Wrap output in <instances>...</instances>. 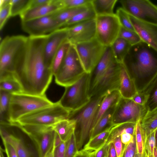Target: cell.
<instances>
[{
    "label": "cell",
    "instance_id": "1",
    "mask_svg": "<svg viewBox=\"0 0 157 157\" xmlns=\"http://www.w3.org/2000/svg\"><path fill=\"white\" fill-rule=\"evenodd\" d=\"M48 35L28 36L15 63L13 73L21 86L22 93L45 94L52 82L53 74L51 68L45 63L43 53Z\"/></svg>",
    "mask_w": 157,
    "mask_h": 157
},
{
    "label": "cell",
    "instance_id": "2",
    "mask_svg": "<svg viewBox=\"0 0 157 157\" xmlns=\"http://www.w3.org/2000/svg\"><path fill=\"white\" fill-rule=\"evenodd\" d=\"M122 63L137 92L145 90L157 76V51L143 41L132 46Z\"/></svg>",
    "mask_w": 157,
    "mask_h": 157
},
{
    "label": "cell",
    "instance_id": "3",
    "mask_svg": "<svg viewBox=\"0 0 157 157\" xmlns=\"http://www.w3.org/2000/svg\"><path fill=\"white\" fill-rule=\"evenodd\" d=\"M53 102L45 94L38 95L20 93L12 94L8 121L14 122L22 116L52 105Z\"/></svg>",
    "mask_w": 157,
    "mask_h": 157
},
{
    "label": "cell",
    "instance_id": "4",
    "mask_svg": "<svg viewBox=\"0 0 157 157\" xmlns=\"http://www.w3.org/2000/svg\"><path fill=\"white\" fill-rule=\"evenodd\" d=\"M105 96L91 98L87 105L81 109L71 112L68 118L75 121L76 130L77 129L78 131L79 138L77 145L78 150L89 139L96 113Z\"/></svg>",
    "mask_w": 157,
    "mask_h": 157
},
{
    "label": "cell",
    "instance_id": "5",
    "mask_svg": "<svg viewBox=\"0 0 157 157\" xmlns=\"http://www.w3.org/2000/svg\"><path fill=\"white\" fill-rule=\"evenodd\" d=\"M70 113L58 101L50 106L25 115L14 123L22 126H52L61 120L68 118Z\"/></svg>",
    "mask_w": 157,
    "mask_h": 157
},
{
    "label": "cell",
    "instance_id": "6",
    "mask_svg": "<svg viewBox=\"0 0 157 157\" xmlns=\"http://www.w3.org/2000/svg\"><path fill=\"white\" fill-rule=\"evenodd\" d=\"M90 73H85L75 83L65 87L59 101L71 112L77 111L87 105L91 99L88 93Z\"/></svg>",
    "mask_w": 157,
    "mask_h": 157
},
{
    "label": "cell",
    "instance_id": "7",
    "mask_svg": "<svg viewBox=\"0 0 157 157\" xmlns=\"http://www.w3.org/2000/svg\"><path fill=\"white\" fill-rule=\"evenodd\" d=\"M28 36H7L0 45V77L13 73L15 63L27 41Z\"/></svg>",
    "mask_w": 157,
    "mask_h": 157
},
{
    "label": "cell",
    "instance_id": "8",
    "mask_svg": "<svg viewBox=\"0 0 157 157\" xmlns=\"http://www.w3.org/2000/svg\"><path fill=\"white\" fill-rule=\"evenodd\" d=\"M85 72L75 47L71 44L63 62L54 76L56 83L65 87L74 84Z\"/></svg>",
    "mask_w": 157,
    "mask_h": 157
},
{
    "label": "cell",
    "instance_id": "9",
    "mask_svg": "<svg viewBox=\"0 0 157 157\" xmlns=\"http://www.w3.org/2000/svg\"><path fill=\"white\" fill-rule=\"evenodd\" d=\"M14 123L34 143L39 157H45L53 148L55 132L52 126H22Z\"/></svg>",
    "mask_w": 157,
    "mask_h": 157
},
{
    "label": "cell",
    "instance_id": "10",
    "mask_svg": "<svg viewBox=\"0 0 157 157\" xmlns=\"http://www.w3.org/2000/svg\"><path fill=\"white\" fill-rule=\"evenodd\" d=\"M96 38L105 46H111L118 37L121 25L115 13L95 18Z\"/></svg>",
    "mask_w": 157,
    "mask_h": 157
},
{
    "label": "cell",
    "instance_id": "11",
    "mask_svg": "<svg viewBox=\"0 0 157 157\" xmlns=\"http://www.w3.org/2000/svg\"><path fill=\"white\" fill-rule=\"evenodd\" d=\"M74 45L85 72L89 73L99 61L106 47L96 38Z\"/></svg>",
    "mask_w": 157,
    "mask_h": 157
},
{
    "label": "cell",
    "instance_id": "12",
    "mask_svg": "<svg viewBox=\"0 0 157 157\" xmlns=\"http://www.w3.org/2000/svg\"><path fill=\"white\" fill-rule=\"evenodd\" d=\"M144 105H138L132 99L121 97L113 114V125L140 121L147 112Z\"/></svg>",
    "mask_w": 157,
    "mask_h": 157
},
{
    "label": "cell",
    "instance_id": "13",
    "mask_svg": "<svg viewBox=\"0 0 157 157\" xmlns=\"http://www.w3.org/2000/svg\"><path fill=\"white\" fill-rule=\"evenodd\" d=\"M122 8L140 21L157 24V6L148 0H120Z\"/></svg>",
    "mask_w": 157,
    "mask_h": 157
},
{
    "label": "cell",
    "instance_id": "14",
    "mask_svg": "<svg viewBox=\"0 0 157 157\" xmlns=\"http://www.w3.org/2000/svg\"><path fill=\"white\" fill-rule=\"evenodd\" d=\"M21 27L29 36H38L48 34L62 28V26L52 14L21 21Z\"/></svg>",
    "mask_w": 157,
    "mask_h": 157
},
{
    "label": "cell",
    "instance_id": "15",
    "mask_svg": "<svg viewBox=\"0 0 157 157\" xmlns=\"http://www.w3.org/2000/svg\"><path fill=\"white\" fill-rule=\"evenodd\" d=\"M68 28V40L71 44L86 42L96 38L95 18L76 24Z\"/></svg>",
    "mask_w": 157,
    "mask_h": 157
},
{
    "label": "cell",
    "instance_id": "16",
    "mask_svg": "<svg viewBox=\"0 0 157 157\" xmlns=\"http://www.w3.org/2000/svg\"><path fill=\"white\" fill-rule=\"evenodd\" d=\"M68 40V28H62L48 35L44 44L43 53L47 65L51 68L53 57L61 45Z\"/></svg>",
    "mask_w": 157,
    "mask_h": 157
},
{
    "label": "cell",
    "instance_id": "17",
    "mask_svg": "<svg viewBox=\"0 0 157 157\" xmlns=\"http://www.w3.org/2000/svg\"><path fill=\"white\" fill-rule=\"evenodd\" d=\"M63 0H51L42 5L30 8L20 15L21 21L53 14L65 8Z\"/></svg>",
    "mask_w": 157,
    "mask_h": 157
},
{
    "label": "cell",
    "instance_id": "18",
    "mask_svg": "<svg viewBox=\"0 0 157 157\" xmlns=\"http://www.w3.org/2000/svg\"><path fill=\"white\" fill-rule=\"evenodd\" d=\"M129 16L135 30L141 40L157 51V24L143 22Z\"/></svg>",
    "mask_w": 157,
    "mask_h": 157
},
{
    "label": "cell",
    "instance_id": "19",
    "mask_svg": "<svg viewBox=\"0 0 157 157\" xmlns=\"http://www.w3.org/2000/svg\"><path fill=\"white\" fill-rule=\"evenodd\" d=\"M116 61L111 46L106 47L101 58L90 73L89 94L95 86L102 74Z\"/></svg>",
    "mask_w": 157,
    "mask_h": 157
},
{
    "label": "cell",
    "instance_id": "20",
    "mask_svg": "<svg viewBox=\"0 0 157 157\" xmlns=\"http://www.w3.org/2000/svg\"><path fill=\"white\" fill-rule=\"evenodd\" d=\"M119 91L122 97L130 99L137 92L133 81L123 63L120 65Z\"/></svg>",
    "mask_w": 157,
    "mask_h": 157
},
{
    "label": "cell",
    "instance_id": "21",
    "mask_svg": "<svg viewBox=\"0 0 157 157\" xmlns=\"http://www.w3.org/2000/svg\"><path fill=\"white\" fill-rule=\"evenodd\" d=\"M0 135L1 138H4L13 146L18 157H31L24 140L21 138L10 133L2 124H0Z\"/></svg>",
    "mask_w": 157,
    "mask_h": 157
},
{
    "label": "cell",
    "instance_id": "22",
    "mask_svg": "<svg viewBox=\"0 0 157 157\" xmlns=\"http://www.w3.org/2000/svg\"><path fill=\"white\" fill-rule=\"evenodd\" d=\"M121 97L118 90L113 91L105 95L96 113L93 128L109 108L117 104Z\"/></svg>",
    "mask_w": 157,
    "mask_h": 157
},
{
    "label": "cell",
    "instance_id": "23",
    "mask_svg": "<svg viewBox=\"0 0 157 157\" xmlns=\"http://www.w3.org/2000/svg\"><path fill=\"white\" fill-rule=\"evenodd\" d=\"M52 127L62 140L66 142L72 134L75 132L76 122L73 119H65L59 121Z\"/></svg>",
    "mask_w": 157,
    "mask_h": 157
},
{
    "label": "cell",
    "instance_id": "24",
    "mask_svg": "<svg viewBox=\"0 0 157 157\" xmlns=\"http://www.w3.org/2000/svg\"><path fill=\"white\" fill-rule=\"evenodd\" d=\"M140 123L146 141L147 137L157 128V108L147 111Z\"/></svg>",
    "mask_w": 157,
    "mask_h": 157
},
{
    "label": "cell",
    "instance_id": "25",
    "mask_svg": "<svg viewBox=\"0 0 157 157\" xmlns=\"http://www.w3.org/2000/svg\"><path fill=\"white\" fill-rule=\"evenodd\" d=\"M117 105L110 107L102 115L92 128L89 139L113 125V117Z\"/></svg>",
    "mask_w": 157,
    "mask_h": 157
},
{
    "label": "cell",
    "instance_id": "26",
    "mask_svg": "<svg viewBox=\"0 0 157 157\" xmlns=\"http://www.w3.org/2000/svg\"><path fill=\"white\" fill-rule=\"evenodd\" d=\"M132 45L125 39L118 37L111 46L113 56L117 61L122 63Z\"/></svg>",
    "mask_w": 157,
    "mask_h": 157
},
{
    "label": "cell",
    "instance_id": "27",
    "mask_svg": "<svg viewBox=\"0 0 157 157\" xmlns=\"http://www.w3.org/2000/svg\"><path fill=\"white\" fill-rule=\"evenodd\" d=\"M0 90L11 94L22 92L20 83L13 73L0 77Z\"/></svg>",
    "mask_w": 157,
    "mask_h": 157
},
{
    "label": "cell",
    "instance_id": "28",
    "mask_svg": "<svg viewBox=\"0 0 157 157\" xmlns=\"http://www.w3.org/2000/svg\"><path fill=\"white\" fill-rule=\"evenodd\" d=\"M91 5L90 4L74 8H65L52 14L54 18L61 25H63L77 13L84 11Z\"/></svg>",
    "mask_w": 157,
    "mask_h": 157
},
{
    "label": "cell",
    "instance_id": "29",
    "mask_svg": "<svg viewBox=\"0 0 157 157\" xmlns=\"http://www.w3.org/2000/svg\"><path fill=\"white\" fill-rule=\"evenodd\" d=\"M117 0H92L91 4L96 16L112 14Z\"/></svg>",
    "mask_w": 157,
    "mask_h": 157
},
{
    "label": "cell",
    "instance_id": "30",
    "mask_svg": "<svg viewBox=\"0 0 157 157\" xmlns=\"http://www.w3.org/2000/svg\"><path fill=\"white\" fill-rule=\"evenodd\" d=\"M112 127L89 139L84 145L83 148L96 151L101 148L107 142Z\"/></svg>",
    "mask_w": 157,
    "mask_h": 157
},
{
    "label": "cell",
    "instance_id": "31",
    "mask_svg": "<svg viewBox=\"0 0 157 157\" xmlns=\"http://www.w3.org/2000/svg\"><path fill=\"white\" fill-rule=\"evenodd\" d=\"M143 91L147 96V101L144 105L147 111L157 108V76Z\"/></svg>",
    "mask_w": 157,
    "mask_h": 157
},
{
    "label": "cell",
    "instance_id": "32",
    "mask_svg": "<svg viewBox=\"0 0 157 157\" xmlns=\"http://www.w3.org/2000/svg\"><path fill=\"white\" fill-rule=\"evenodd\" d=\"M71 45L68 40L66 41L61 45L54 55L51 65L53 76L62 64Z\"/></svg>",
    "mask_w": 157,
    "mask_h": 157
},
{
    "label": "cell",
    "instance_id": "33",
    "mask_svg": "<svg viewBox=\"0 0 157 157\" xmlns=\"http://www.w3.org/2000/svg\"><path fill=\"white\" fill-rule=\"evenodd\" d=\"M96 14L91 5L86 10L74 16L63 25L62 28H67L82 22L95 18Z\"/></svg>",
    "mask_w": 157,
    "mask_h": 157
},
{
    "label": "cell",
    "instance_id": "34",
    "mask_svg": "<svg viewBox=\"0 0 157 157\" xmlns=\"http://www.w3.org/2000/svg\"><path fill=\"white\" fill-rule=\"evenodd\" d=\"M11 94L0 90V119L1 122H8V112Z\"/></svg>",
    "mask_w": 157,
    "mask_h": 157
},
{
    "label": "cell",
    "instance_id": "35",
    "mask_svg": "<svg viewBox=\"0 0 157 157\" xmlns=\"http://www.w3.org/2000/svg\"><path fill=\"white\" fill-rule=\"evenodd\" d=\"M135 136L136 142V151L140 156H144L145 154V143L140 121L136 123Z\"/></svg>",
    "mask_w": 157,
    "mask_h": 157
},
{
    "label": "cell",
    "instance_id": "36",
    "mask_svg": "<svg viewBox=\"0 0 157 157\" xmlns=\"http://www.w3.org/2000/svg\"><path fill=\"white\" fill-rule=\"evenodd\" d=\"M31 0H11V17L20 16L29 8Z\"/></svg>",
    "mask_w": 157,
    "mask_h": 157
},
{
    "label": "cell",
    "instance_id": "37",
    "mask_svg": "<svg viewBox=\"0 0 157 157\" xmlns=\"http://www.w3.org/2000/svg\"><path fill=\"white\" fill-rule=\"evenodd\" d=\"M11 17V0L0 1V29L3 27L7 19Z\"/></svg>",
    "mask_w": 157,
    "mask_h": 157
},
{
    "label": "cell",
    "instance_id": "38",
    "mask_svg": "<svg viewBox=\"0 0 157 157\" xmlns=\"http://www.w3.org/2000/svg\"><path fill=\"white\" fill-rule=\"evenodd\" d=\"M118 37L125 39L132 45L142 41L138 33L135 31L126 29L122 27Z\"/></svg>",
    "mask_w": 157,
    "mask_h": 157
},
{
    "label": "cell",
    "instance_id": "39",
    "mask_svg": "<svg viewBox=\"0 0 157 157\" xmlns=\"http://www.w3.org/2000/svg\"><path fill=\"white\" fill-rule=\"evenodd\" d=\"M122 27L135 31L130 20L129 14L122 7L118 8L115 13Z\"/></svg>",
    "mask_w": 157,
    "mask_h": 157
},
{
    "label": "cell",
    "instance_id": "40",
    "mask_svg": "<svg viewBox=\"0 0 157 157\" xmlns=\"http://www.w3.org/2000/svg\"><path fill=\"white\" fill-rule=\"evenodd\" d=\"M78 151L75 132L66 142V147L64 157H73Z\"/></svg>",
    "mask_w": 157,
    "mask_h": 157
},
{
    "label": "cell",
    "instance_id": "41",
    "mask_svg": "<svg viewBox=\"0 0 157 157\" xmlns=\"http://www.w3.org/2000/svg\"><path fill=\"white\" fill-rule=\"evenodd\" d=\"M156 129L147 137L145 143V151L149 157H153L154 148L156 145L155 139Z\"/></svg>",
    "mask_w": 157,
    "mask_h": 157
},
{
    "label": "cell",
    "instance_id": "42",
    "mask_svg": "<svg viewBox=\"0 0 157 157\" xmlns=\"http://www.w3.org/2000/svg\"><path fill=\"white\" fill-rule=\"evenodd\" d=\"M65 8H74L87 5L92 0H63Z\"/></svg>",
    "mask_w": 157,
    "mask_h": 157
},
{
    "label": "cell",
    "instance_id": "43",
    "mask_svg": "<svg viewBox=\"0 0 157 157\" xmlns=\"http://www.w3.org/2000/svg\"><path fill=\"white\" fill-rule=\"evenodd\" d=\"M135 134L131 142L126 146L122 157H134L136 151Z\"/></svg>",
    "mask_w": 157,
    "mask_h": 157
},
{
    "label": "cell",
    "instance_id": "44",
    "mask_svg": "<svg viewBox=\"0 0 157 157\" xmlns=\"http://www.w3.org/2000/svg\"><path fill=\"white\" fill-rule=\"evenodd\" d=\"M111 142H113L114 145L117 157H122L126 145L122 143L121 136L115 138Z\"/></svg>",
    "mask_w": 157,
    "mask_h": 157
},
{
    "label": "cell",
    "instance_id": "45",
    "mask_svg": "<svg viewBox=\"0 0 157 157\" xmlns=\"http://www.w3.org/2000/svg\"><path fill=\"white\" fill-rule=\"evenodd\" d=\"M7 157H18L13 146L3 138H2Z\"/></svg>",
    "mask_w": 157,
    "mask_h": 157
},
{
    "label": "cell",
    "instance_id": "46",
    "mask_svg": "<svg viewBox=\"0 0 157 157\" xmlns=\"http://www.w3.org/2000/svg\"><path fill=\"white\" fill-rule=\"evenodd\" d=\"M136 103L142 105H145L147 99V96L143 91L137 92L132 99Z\"/></svg>",
    "mask_w": 157,
    "mask_h": 157
},
{
    "label": "cell",
    "instance_id": "47",
    "mask_svg": "<svg viewBox=\"0 0 157 157\" xmlns=\"http://www.w3.org/2000/svg\"><path fill=\"white\" fill-rule=\"evenodd\" d=\"M95 152L83 148L78 150L73 157H94Z\"/></svg>",
    "mask_w": 157,
    "mask_h": 157
},
{
    "label": "cell",
    "instance_id": "48",
    "mask_svg": "<svg viewBox=\"0 0 157 157\" xmlns=\"http://www.w3.org/2000/svg\"><path fill=\"white\" fill-rule=\"evenodd\" d=\"M109 145L105 143L101 148L95 151L94 157H108Z\"/></svg>",
    "mask_w": 157,
    "mask_h": 157
},
{
    "label": "cell",
    "instance_id": "49",
    "mask_svg": "<svg viewBox=\"0 0 157 157\" xmlns=\"http://www.w3.org/2000/svg\"><path fill=\"white\" fill-rule=\"evenodd\" d=\"M66 147V142L62 141L61 143L55 148H54V155H64Z\"/></svg>",
    "mask_w": 157,
    "mask_h": 157
},
{
    "label": "cell",
    "instance_id": "50",
    "mask_svg": "<svg viewBox=\"0 0 157 157\" xmlns=\"http://www.w3.org/2000/svg\"><path fill=\"white\" fill-rule=\"evenodd\" d=\"M134 135H132L125 132L122 133L120 136L122 143L125 145H127L132 140Z\"/></svg>",
    "mask_w": 157,
    "mask_h": 157
},
{
    "label": "cell",
    "instance_id": "51",
    "mask_svg": "<svg viewBox=\"0 0 157 157\" xmlns=\"http://www.w3.org/2000/svg\"><path fill=\"white\" fill-rule=\"evenodd\" d=\"M51 0H31L30 8L38 6L49 2Z\"/></svg>",
    "mask_w": 157,
    "mask_h": 157
},
{
    "label": "cell",
    "instance_id": "52",
    "mask_svg": "<svg viewBox=\"0 0 157 157\" xmlns=\"http://www.w3.org/2000/svg\"><path fill=\"white\" fill-rule=\"evenodd\" d=\"M108 157H117L116 152L113 142L109 144Z\"/></svg>",
    "mask_w": 157,
    "mask_h": 157
},
{
    "label": "cell",
    "instance_id": "53",
    "mask_svg": "<svg viewBox=\"0 0 157 157\" xmlns=\"http://www.w3.org/2000/svg\"><path fill=\"white\" fill-rule=\"evenodd\" d=\"M62 141L59 136L55 132L53 147L55 148L57 147L59 145Z\"/></svg>",
    "mask_w": 157,
    "mask_h": 157
},
{
    "label": "cell",
    "instance_id": "54",
    "mask_svg": "<svg viewBox=\"0 0 157 157\" xmlns=\"http://www.w3.org/2000/svg\"><path fill=\"white\" fill-rule=\"evenodd\" d=\"M45 157H54L53 147L47 154Z\"/></svg>",
    "mask_w": 157,
    "mask_h": 157
},
{
    "label": "cell",
    "instance_id": "55",
    "mask_svg": "<svg viewBox=\"0 0 157 157\" xmlns=\"http://www.w3.org/2000/svg\"><path fill=\"white\" fill-rule=\"evenodd\" d=\"M153 155V157H157V148L156 145L154 148Z\"/></svg>",
    "mask_w": 157,
    "mask_h": 157
},
{
    "label": "cell",
    "instance_id": "56",
    "mask_svg": "<svg viewBox=\"0 0 157 157\" xmlns=\"http://www.w3.org/2000/svg\"><path fill=\"white\" fill-rule=\"evenodd\" d=\"M5 152L4 149H3L1 147L0 149V157H5L4 152Z\"/></svg>",
    "mask_w": 157,
    "mask_h": 157
},
{
    "label": "cell",
    "instance_id": "57",
    "mask_svg": "<svg viewBox=\"0 0 157 157\" xmlns=\"http://www.w3.org/2000/svg\"><path fill=\"white\" fill-rule=\"evenodd\" d=\"M155 139L156 142V145L157 148V128L156 129L155 133Z\"/></svg>",
    "mask_w": 157,
    "mask_h": 157
},
{
    "label": "cell",
    "instance_id": "58",
    "mask_svg": "<svg viewBox=\"0 0 157 157\" xmlns=\"http://www.w3.org/2000/svg\"><path fill=\"white\" fill-rule=\"evenodd\" d=\"M54 157H64V155H54Z\"/></svg>",
    "mask_w": 157,
    "mask_h": 157
},
{
    "label": "cell",
    "instance_id": "59",
    "mask_svg": "<svg viewBox=\"0 0 157 157\" xmlns=\"http://www.w3.org/2000/svg\"><path fill=\"white\" fill-rule=\"evenodd\" d=\"M145 157H149L145 151Z\"/></svg>",
    "mask_w": 157,
    "mask_h": 157
}]
</instances>
